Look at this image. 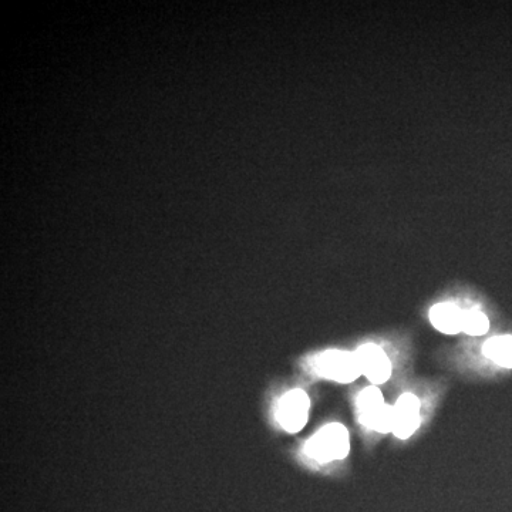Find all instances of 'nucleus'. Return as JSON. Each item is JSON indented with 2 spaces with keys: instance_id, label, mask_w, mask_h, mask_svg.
I'll return each mask as SVG.
<instances>
[{
  "instance_id": "5",
  "label": "nucleus",
  "mask_w": 512,
  "mask_h": 512,
  "mask_svg": "<svg viewBox=\"0 0 512 512\" xmlns=\"http://www.w3.org/2000/svg\"><path fill=\"white\" fill-rule=\"evenodd\" d=\"M362 375L367 377L370 383L383 384L392 376V363L386 352L375 343H367L356 350Z\"/></svg>"
},
{
  "instance_id": "4",
  "label": "nucleus",
  "mask_w": 512,
  "mask_h": 512,
  "mask_svg": "<svg viewBox=\"0 0 512 512\" xmlns=\"http://www.w3.org/2000/svg\"><path fill=\"white\" fill-rule=\"evenodd\" d=\"M309 409H311V400L308 394L296 389L284 394V397L279 400L276 417L282 429L288 433H298L308 423Z\"/></svg>"
},
{
  "instance_id": "7",
  "label": "nucleus",
  "mask_w": 512,
  "mask_h": 512,
  "mask_svg": "<svg viewBox=\"0 0 512 512\" xmlns=\"http://www.w3.org/2000/svg\"><path fill=\"white\" fill-rule=\"evenodd\" d=\"M464 312L453 303H439L430 311L434 328L446 335H457L463 330Z\"/></svg>"
},
{
  "instance_id": "1",
  "label": "nucleus",
  "mask_w": 512,
  "mask_h": 512,
  "mask_svg": "<svg viewBox=\"0 0 512 512\" xmlns=\"http://www.w3.org/2000/svg\"><path fill=\"white\" fill-rule=\"evenodd\" d=\"M349 451V431L339 423L328 424L320 429L305 446L306 456L320 464L343 460L349 456Z\"/></svg>"
},
{
  "instance_id": "6",
  "label": "nucleus",
  "mask_w": 512,
  "mask_h": 512,
  "mask_svg": "<svg viewBox=\"0 0 512 512\" xmlns=\"http://www.w3.org/2000/svg\"><path fill=\"white\" fill-rule=\"evenodd\" d=\"M420 427V400L412 393H404L394 404L393 434L400 440H407Z\"/></svg>"
},
{
  "instance_id": "3",
  "label": "nucleus",
  "mask_w": 512,
  "mask_h": 512,
  "mask_svg": "<svg viewBox=\"0 0 512 512\" xmlns=\"http://www.w3.org/2000/svg\"><path fill=\"white\" fill-rule=\"evenodd\" d=\"M316 375L340 384L355 382L362 376L359 360L355 352L328 350L313 359Z\"/></svg>"
},
{
  "instance_id": "9",
  "label": "nucleus",
  "mask_w": 512,
  "mask_h": 512,
  "mask_svg": "<svg viewBox=\"0 0 512 512\" xmlns=\"http://www.w3.org/2000/svg\"><path fill=\"white\" fill-rule=\"evenodd\" d=\"M490 329V322L483 312L477 309L464 312L463 332L470 336H483Z\"/></svg>"
},
{
  "instance_id": "2",
  "label": "nucleus",
  "mask_w": 512,
  "mask_h": 512,
  "mask_svg": "<svg viewBox=\"0 0 512 512\" xmlns=\"http://www.w3.org/2000/svg\"><path fill=\"white\" fill-rule=\"evenodd\" d=\"M359 421L367 429L380 434L393 433L394 406L384 403V397L377 387H367L357 397Z\"/></svg>"
},
{
  "instance_id": "8",
  "label": "nucleus",
  "mask_w": 512,
  "mask_h": 512,
  "mask_svg": "<svg viewBox=\"0 0 512 512\" xmlns=\"http://www.w3.org/2000/svg\"><path fill=\"white\" fill-rule=\"evenodd\" d=\"M484 355L497 365L512 369V336H498L485 342Z\"/></svg>"
}]
</instances>
